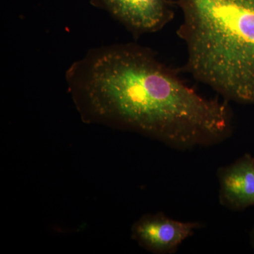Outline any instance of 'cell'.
<instances>
[{
  "label": "cell",
  "instance_id": "cell-1",
  "mask_svg": "<svg viewBox=\"0 0 254 254\" xmlns=\"http://www.w3.org/2000/svg\"><path fill=\"white\" fill-rule=\"evenodd\" d=\"M66 79L93 113L175 150L220 144L233 133L229 101L202 96L145 47L93 50L73 64Z\"/></svg>",
  "mask_w": 254,
  "mask_h": 254
},
{
  "label": "cell",
  "instance_id": "cell-5",
  "mask_svg": "<svg viewBox=\"0 0 254 254\" xmlns=\"http://www.w3.org/2000/svg\"><path fill=\"white\" fill-rule=\"evenodd\" d=\"M219 203L232 211L254 207V157L245 153L217 170Z\"/></svg>",
  "mask_w": 254,
  "mask_h": 254
},
{
  "label": "cell",
  "instance_id": "cell-6",
  "mask_svg": "<svg viewBox=\"0 0 254 254\" xmlns=\"http://www.w3.org/2000/svg\"><path fill=\"white\" fill-rule=\"evenodd\" d=\"M250 242L252 250L254 251V227L251 230L250 234Z\"/></svg>",
  "mask_w": 254,
  "mask_h": 254
},
{
  "label": "cell",
  "instance_id": "cell-2",
  "mask_svg": "<svg viewBox=\"0 0 254 254\" xmlns=\"http://www.w3.org/2000/svg\"><path fill=\"white\" fill-rule=\"evenodd\" d=\"M185 71L223 99L254 105V0H176Z\"/></svg>",
  "mask_w": 254,
  "mask_h": 254
},
{
  "label": "cell",
  "instance_id": "cell-4",
  "mask_svg": "<svg viewBox=\"0 0 254 254\" xmlns=\"http://www.w3.org/2000/svg\"><path fill=\"white\" fill-rule=\"evenodd\" d=\"M203 227L200 222L180 221L159 213L137 222L133 235L140 245L153 253L174 254L185 240Z\"/></svg>",
  "mask_w": 254,
  "mask_h": 254
},
{
  "label": "cell",
  "instance_id": "cell-3",
  "mask_svg": "<svg viewBox=\"0 0 254 254\" xmlns=\"http://www.w3.org/2000/svg\"><path fill=\"white\" fill-rule=\"evenodd\" d=\"M136 36L160 31L174 19L170 0H94Z\"/></svg>",
  "mask_w": 254,
  "mask_h": 254
}]
</instances>
